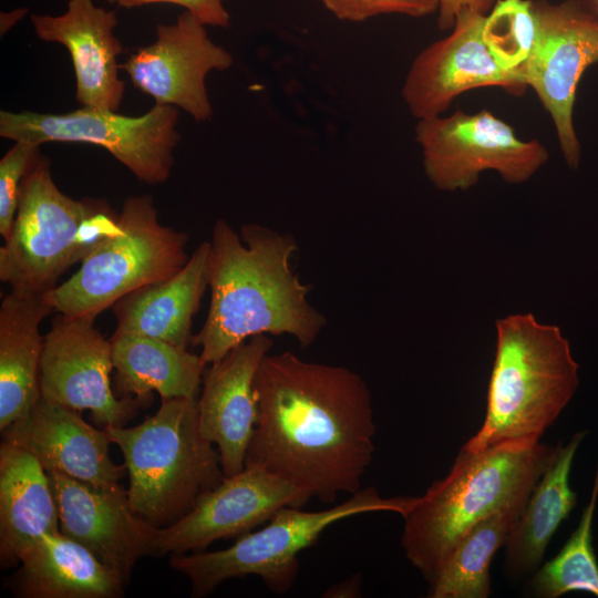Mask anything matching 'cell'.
<instances>
[{
  "instance_id": "cell-24",
  "label": "cell",
  "mask_w": 598,
  "mask_h": 598,
  "mask_svg": "<svg viewBox=\"0 0 598 598\" xmlns=\"http://www.w3.org/2000/svg\"><path fill=\"white\" fill-rule=\"evenodd\" d=\"M111 343L117 396L134 398L143 408L151 402L153 391L161 400L196 399L207 365L200 354L138 334L114 333Z\"/></svg>"
},
{
  "instance_id": "cell-21",
  "label": "cell",
  "mask_w": 598,
  "mask_h": 598,
  "mask_svg": "<svg viewBox=\"0 0 598 598\" xmlns=\"http://www.w3.org/2000/svg\"><path fill=\"white\" fill-rule=\"evenodd\" d=\"M210 243L196 247L185 266L171 278L144 286L114 306L117 334H138L187 348L192 323L208 287Z\"/></svg>"
},
{
  "instance_id": "cell-15",
  "label": "cell",
  "mask_w": 598,
  "mask_h": 598,
  "mask_svg": "<svg viewBox=\"0 0 598 598\" xmlns=\"http://www.w3.org/2000/svg\"><path fill=\"white\" fill-rule=\"evenodd\" d=\"M205 24L184 11L173 24H158L156 40L140 48L122 64L133 85L152 96L155 104L182 109L196 122L208 121L213 107L205 79L210 71H225L233 55L215 44Z\"/></svg>"
},
{
  "instance_id": "cell-22",
  "label": "cell",
  "mask_w": 598,
  "mask_h": 598,
  "mask_svg": "<svg viewBox=\"0 0 598 598\" xmlns=\"http://www.w3.org/2000/svg\"><path fill=\"white\" fill-rule=\"evenodd\" d=\"M60 530L58 505L47 471L23 448L0 445V563L16 566L44 535Z\"/></svg>"
},
{
  "instance_id": "cell-10",
  "label": "cell",
  "mask_w": 598,
  "mask_h": 598,
  "mask_svg": "<svg viewBox=\"0 0 598 598\" xmlns=\"http://www.w3.org/2000/svg\"><path fill=\"white\" fill-rule=\"evenodd\" d=\"M415 141L423 169L441 192H464L485 171L496 172L507 184L529 181L549 159L538 140H522L514 127L488 110L417 120Z\"/></svg>"
},
{
  "instance_id": "cell-16",
  "label": "cell",
  "mask_w": 598,
  "mask_h": 598,
  "mask_svg": "<svg viewBox=\"0 0 598 598\" xmlns=\"http://www.w3.org/2000/svg\"><path fill=\"white\" fill-rule=\"evenodd\" d=\"M60 530L86 547L125 582L137 560L151 556L156 527L131 507L122 485L95 487L59 472H47Z\"/></svg>"
},
{
  "instance_id": "cell-23",
  "label": "cell",
  "mask_w": 598,
  "mask_h": 598,
  "mask_svg": "<svg viewBox=\"0 0 598 598\" xmlns=\"http://www.w3.org/2000/svg\"><path fill=\"white\" fill-rule=\"evenodd\" d=\"M53 312L43 295L11 290L0 306V430L39 401L44 337L40 324Z\"/></svg>"
},
{
  "instance_id": "cell-27",
  "label": "cell",
  "mask_w": 598,
  "mask_h": 598,
  "mask_svg": "<svg viewBox=\"0 0 598 598\" xmlns=\"http://www.w3.org/2000/svg\"><path fill=\"white\" fill-rule=\"evenodd\" d=\"M598 501V464L588 504L577 528L561 550L535 575L533 589L544 598H558L570 591L598 597V563L592 546V523Z\"/></svg>"
},
{
  "instance_id": "cell-18",
  "label": "cell",
  "mask_w": 598,
  "mask_h": 598,
  "mask_svg": "<svg viewBox=\"0 0 598 598\" xmlns=\"http://www.w3.org/2000/svg\"><path fill=\"white\" fill-rule=\"evenodd\" d=\"M271 348L268 336H255L212 363L204 373L197 399L199 429L217 446L225 476L245 468L257 420L255 378Z\"/></svg>"
},
{
  "instance_id": "cell-7",
  "label": "cell",
  "mask_w": 598,
  "mask_h": 598,
  "mask_svg": "<svg viewBox=\"0 0 598 598\" xmlns=\"http://www.w3.org/2000/svg\"><path fill=\"white\" fill-rule=\"evenodd\" d=\"M187 241L186 233L159 223L151 196H131L118 214V229L43 297L63 317L95 320L126 295L179 271L189 258Z\"/></svg>"
},
{
  "instance_id": "cell-12",
  "label": "cell",
  "mask_w": 598,
  "mask_h": 598,
  "mask_svg": "<svg viewBox=\"0 0 598 598\" xmlns=\"http://www.w3.org/2000/svg\"><path fill=\"white\" fill-rule=\"evenodd\" d=\"M112 343L94 320L60 315L44 336L40 394L78 412L87 410L99 426H123L143 406L111 388Z\"/></svg>"
},
{
  "instance_id": "cell-28",
  "label": "cell",
  "mask_w": 598,
  "mask_h": 598,
  "mask_svg": "<svg viewBox=\"0 0 598 598\" xmlns=\"http://www.w3.org/2000/svg\"><path fill=\"white\" fill-rule=\"evenodd\" d=\"M536 35L532 0H497L485 16L483 38L505 71L518 76ZM523 80V79H522Z\"/></svg>"
},
{
  "instance_id": "cell-19",
  "label": "cell",
  "mask_w": 598,
  "mask_h": 598,
  "mask_svg": "<svg viewBox=\"0 0 598 598\" xmlns=\"http://www.w3.org/2000/svg\"><path fill=\"white\" fill-rule=\"evenodd\" d=\"M95 0H69L59 16L31 14L35 34L42 41L66 48L75 73V97L85 107L117 111L124 95L117 56L123 52L113 30L114 11Z\"/></svg>"
},
{
  "instance_id": "cell-1",
  "label": "cell",
  "mask_w": 598,
  "mask_h": 598,
  "mask_svg": "<svg viewBox=\"0 0 598 598\" xmlns=\"http://www.w3.org/2000/svg\"><path fill=\"white\" fill-rule=\"evenodd\" d=\"M255 393L257 420L245 466L262 467L328 504L361 489L375 423L360 374L290 351L268 353Z\"/></svg>"
},
{
  "instance_id": "cell-20",
  "label": "cell",
  "mask_w": 598,
  "mask_h": 598,
  "mask_svg": "<svg viewBox=\"0 0 598 598\" xmlns=\"http://www.w3.org/2000/svg\"><path fill=\"white\" fill-rule=\"evenodd\" d=\"M19 564L9 586L20 598H120L124 594L123 578L61 530L40 538Z\"/></svg>"
},
{
  "instance_id": "cell-9",
  "label": "cell",
  "mask_w": 598,
  "mask_h": 598,
  "mask_svg": "<svg viewBox=\"0 0 598 598\" xmlns=\"http://www.w3.org/2000/svg\"><path fill=\"white\" fill-rule=\"evenodd\" d=\"M178 111L155 104L140 116L85 107L65 114L0 112V136L41 146L49 142L89 143L105 148L146 184L168 179L179 141Z\"/></svg>"
},
{
  "instance_id": "cell-2",
  "label": "cell",
  "mask_w": 598,
  "mask_h": 598,
  "mask_svg": "<svg viewBox=\"0 0 598 598\" xmlns=\"http://www.w3.org/2000/svg\"><path fill=\"white\" fill-rule=\"evenodd\" d=\"M208 286L210 305L192 338L206 364L259 334H290L302 348L315 342L326 318L307 300L310 287L290 266L298 250L289 234L257 224L240 235L225 220L213 228Z\"/></svg>"
},
{
  "instance_id": "cell-11",
  "label": "cell",
  "mask_w": 598,
  "mask_h": 598,
  "mask_svg": "<svg viewBox=\"0 0 598 598\" xmlns=\"http://www.w3.org/2000/svg\"><path fill=\"white\" fill-rule=\"evenodd\" d=\"M536 35L519 71L553 121L566 164L576 169L580 143L574 125L579 81L598 63V14L580 0H532Z\"/></svg>"
},
{
  "instance_id": "cell-25",
  "label": "cell",
  "mask_w": 598,
  "mask_h": 598,
  "mask_svg": "<svg viewBox=\"0 0 598 598\" xmlns=\"http://www.w3.org/2000/svg\"><path fill=\"white\" fill-rule=\"evenodd\" d=\"M587 432L558 443L550 464L533 488L505 543L506 567L515 574L535 569L560 523L577 504L569 476L577 450Z\"/></svg>"
},
{
  "instance_id": "cell-14",
  "label": "cell",
  "mask_w": 598,
  "mask_h": 598,
  "mask_svg": "<svg viewBox=\"0 0 598 598\" xmlns=\"http://www.w3.org/2000/svg\"><path fill=\"white\" fill-rule=\"evenodd\" d=\"M485 16L461 10L451 33L413 60L401 93L416 120L443 115L458 95L478 87L525 93L527 85L522 78L501 68L484 42Z\"/></svg>"
},
{
  "instance_id": "cell-3",
  "label": "cell",
  "mask_w": 598,
  "mask_h": 598,
  "mask_svg": "<svg viewBox=\"0 0 598 598\" xmlns=\"http://www.w3.org/2000/svg\"><path fill=\"white\" fill-rule=\"evenodd\" d=\"M555 447L461 448L448 474L416 496L402 515L401 545L409 561L431 585L462 537L483 518L526 504L554 456Z\"/></svg>"
},
{
  "instance_id": "cell-31",
  "label": "cell",
  "mask_w": 598,
  "mask_h": 598,
  "mask_svg": "<svg viewBox=\"0 0 598 598\" xmlns=\"http://www.w3.org/2000/svg\"><path fill=\"white\" fill-rule=\"evenodd\" d=\"M131 9L152 3H171L183 7L205 25L226 28L229 25V13L224 0H96Z\"/></svg>"
},
{
  "instance_id": "cell-6",
  "label": "cell",
  "mask_w": 598,
  "mask_h": 598,
  "mask_svg": "<svg viewBox=\"0 0 598 598\" xmlns=\"http://www.w3.org/2000/svg\"><path fill=\"white\" fill-rule=\"evenodd\" d=\"M118 229L104 199H74L55 185L39 156L27 173L11 233L0 247V280L11 290L44 295L74 264Z\"/></svg>"
},
{
  "instance_id": "cell-13",
  "label": "cell",
  "mask_w": 598,
  "mask_h": 598,
  "mask_svg": "<svg viewBox=\"0 0 598 598\" xmlns=\"http://www.w3.org/2000/svg\"><path fill=\"white\" fill-rule=\"evenodd\" d=\"M309 499L278 475L259 466H245L205 492L177 522L157 528L151 556L206 550L216 540L251 532L282 507H301Z\"/></svg>"
},
{
  "instance_id": "cell-5",
  "label": "cell",
  "mask_w": 598,
  "mask_h": 598,
  "mask_svg": "<svg viewBox=\"0 0 598 598\" xmlns=\"http://www.w3.org/2000/svg\"><path fill=\"white\" fill-rule=\"evenodd\" d=\"M128 475L132 509L156 528L174 524L225 477L220 455L199 429L196 399H162L135 426L105 429Z\"/></svg>"
},
{
  "instance_id": "cell-26",
  "label": "cell",
  "mask_w": 598,
  "mask_h": 598,
  "mask_svg": "<svg viewBox=\"0 0 598 598\" xmlns=\"http://www.w3.org/2000/svg\"><path fill=\"white\" fill-rule=\"evenodd\" d=\"M525 504L503 508L476 523L458 542L436 579L431 598H486L491 591L489 565Z\"/></svg>"
},
{
  "instance_id": "cell-4",
  "label": "cell",
  "mask_w": 598,
  "mask_h": 598,
  "mask_svg": "<svg viewBox=\"0 0 598 598\" xmlns=\"http://www.w3.org/2000/svg\"><path fill=\"white\" fill-rule=\"evenodd\" d=\"M496 344L486 413L463 448L532 446L557 420L579 384L568 339L532 312L495 321Z\"/></svg>"
},
{
  "instance_id": "cell-33",
  "label": "cell",
  "mask_w": 598,
  "mask_h": 598,
  "mask_svg": "<svg viewBox=\"0 0 598 598\" xmlns=\"http://www.w3.org/2000/svg\"><path fill=\"white\" fill-rule=\"evenodd\" d=\"M587 8L598 14V0H580Z\"/></svg>"
},
{
  "instance_id": "cell-32",
  "label": "cell",
  "mask_w": 598,
  "mask_h": 598,
  "mask_svg": "<svg viewBox=\"0 0 598 598\" xmlns=\"http://www.w3.org/2000/svg\"><path fill=\"white\" fill-rule=\"evenodd\" d=\"M497 0H437V24L441 30L452 29L455 18L463 9L487 14Z\"/></svg>"
},
{
  "instance_id": "cell-30",
  "label": "cell",
  "mask_w": 598,
  "mask_h": 598,
  "mask_svg": "<svg viewBox=\"0 0 598 598\" xmlns=\"http://www.w3.org/2000/svg\"><path fill=\"white\" fill-rule=\"evenodd\" d=\"M337 19L362 22L381 14L420 18L437 12V0H317Z\"/></svg>"
},
{
  "instance_id": "cell-8",
  "label": "cell",
  "mask_w": 598,
  "mask_h": 598,
  "mask_svg": "<svg viewBox=\"0 0 598 598\" xmlns=\"http://www.w3.org/2000/svg\"><path fill=\"white\" fill-rule=\"evenodd\" d=\"M415 497L384 498L377 488L367 487L322 511L286 506L261 529L240 536L230 547L173 556L169 565L190 581L193 597L207 596L221 582L249 575L259 577L275 594L283 595L296 581L299 554L315 545L329 526L367 513L403 515Z\"/></svg>"
},
{
  "instance_id": "cell-17",
  "label": "cell",
  "mask_w": 598,
  "mask_h": 598,
  "mask_svg": "<svg viewBox=\"0 0 598 598\" xmlns=\"http://www.w3.org/2000/svg\"><path fill=\"white\" fill-rule=\"evenodd\" d=\"M2 441L33 455L47 472H59L95 487L120 484L125 465L113 463L105 429L80 412L40 398L21 419L1 431Z\"/></svg>"
},
{
  "instance_id": "cell-29",
  "label": "cell",
  "mask_w": 598,
  "mask_h": 598,
  "mask_svg": "<svg viewBox=\"0 0 598 598\" xmlns=\"http://www.w3.org/2000/svg\"><path fill=\"white\" fill-rule=\"evenodd\" d=\"M39 154L40 146L14 142L0 161V234L3 239L11 233L24 177Z\"/></svg>"
}]
</instances>
